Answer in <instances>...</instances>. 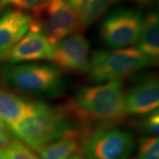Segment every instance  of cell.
I'll list each match as a JSON object with an SVG mask.
<instances>
[{"label": "cell", "mask_w": 159, "mask_h": 159, "mask_svg": "<svg viewBox=\"0 0 159 159\" xmlns=\"http://www.w3.org/2000/svg\"><path fill=\"white\" fill-rule=\"evenodd\" d=\"M122 81H110L80 89L65 104L78 130L85 134L100 127L120 125L125 119Z\"/></svg>", "instance_id": "cell-1"}, {"label": "cell", "mask_w": 159, "mask_h": 159, "mask_svg": "<svg viewBox=\"0 0 159 159\" xmlns=\"http://www.w3.org/2000/svg\"><path fill=\"white\" fill-rule=\"evenodd\" d=\"M71 129H77V125L65 104L52 106L43 102H38L31 115L10 128L18 140L33 150L57 141Z\"/></svg>", "instance_id": "cell-2"}, {"label": "cell", "mask_w": 159, "mask_h": 159, "mask_svg": "<svg viewBox=\"0 0 159 159\" xmlns=\"http://www.w3.org/2000/svg\"><path fill=\"white\" fill-rule=\"evenodd\" d=\"M0 79L6 84L20 93L57 97L66 89V80L54 65L20 64L9 65L0 70Z\"/></svg>", "instance_id": "cell-3"}, {"label": "cell", "mask_w": 159, "mask_h": 159, "mask_svg": "<svg viewBox=\"0 0 159 159\" xmlns=\"http://www.w3.org/2000/svg\"><path fill=\"white\" fill-rule=\"evenodd\" d=\"M151 64L136 48L97 50L91 53L87 73L95 84L122 81Z\"/></svg>", "instance_id": "cell-4"}, {"label": "cell", "mask_w": 159, "mask_h": 159, "mask_svg": "<svg viewBox=\"0 0 159 159\" xmlns=\"http://www.w3.org/2000/svg\"><path fill=\"white\" fill-rule=\"evenodd\" d=\"M30 17V29L41 32L52 45L81 30L78 13L67 0H42Z\"/></svg>", "instance_id": "cell-5"}, {"label": "cell", "mask_w": 159, "mask_h": 159, "mask_svg": "<svg viewBox=\"0 0 159 159\" xmlns=\"http://www.w3.org/2000/svg\"><path fill=\"white\" fill-rule=\"evenodd\" d=\"M134 139L130 132L116 126L100 127L81 137L80 152L86 159H130Z\"/></svg>", "instance_id": "cell-6"}, {"label": "cell", "mask_w": 159, "mask_h": 159, "mask_svg": "<svg viewBox=\"0 0 159 159\" xmlns=\"http://www.w3.org/2000/svg\"><path fill=\"white\" fill-rule=\"evenodd\" d=\"M142 11L133 8H119L109 13L99 29V35L105 45L121 49L137 43L142 33Z\"/></svg>", "instance_id": "cell-7"}, {"label": "cell", "mask_w": 159, "mask_h": 159, "mask_svg": "<svg viewBox=\"0 0 159 159\" xmlns=\"http://www.w3.org/2000/svg\"><path fill=\"white\" fill-rule=\"evenodd\" d=\"M90 44L83 34L74 33L52 45L51 61L62 73L84 74L89 70Z\"/></svg>", "instance_id": "cell-8"}, {"label": "cell", "mask_w": 159, "mask_h": 159, "mask_svg": "<svg viewBox=\"0 0 159 159\" xmlns=\"http://www.w3.org/2000/svg\"><path fill=\"white\" fill-rule=\"evenodd\" d=\"M159 83L154 75H147L138 80L125 96V114L144 116L158 110Z\"/></svg>", "instance_id": "cell-9"}, {"label": "cell", "mask_w": 159, "mask_h": 159, "mask_svg": "<svg viewBox=\"0 0 159 159\" xmlns=\"http://www.w3.org/2000/svg\"><path fill=\"white\" fill-rule=\"evenodd\" d=\"M52 44L41 32L30 29L16 43L6 57L11 65L50 60Z\"/></svg>", "instance_id": "cell-10"}, {"label": "cell", "mask_w": 159, "mask_h": 159, "mask_svg": "<svg viewBox=\"0 0 159 159\" xmlns=\"http://www.w3.org/2000/svg\"><path fill=\"white\" fill-rule=\"evenodd\" d=\"M30 15L22 11L8 10L0 17V62L6 61L11 50L29 31Z\"/></svg>", "instance_id": "cell-11"}, {"label": "cell", "mask_w": 159, "mask_h": 159, "mask_svg": "<svg viewBox=\"0 0 159 159\" xmlns=\"http://www.w3.org/2000/svg\"><path fill=\"white\" fill-rule=\"evenodd\" d=\"M38 101H31L0 89V120L10 129L33 113Z\"/></svg>", "instance_id": "cell-12"}, {"label": "cell", "mask_w": 159, "mask_h": 159, "mask_svg": "<svg viewBox=\"0 0 159 159\" xmlns=\"http://www.w3.org/2000/svg\"><path fill=\"white\" fill-rule=\"evenodd\" d=\"M137 50L152 64L157 63L159 58V17L156 10L149 11L143 18V24Z\"/></svg>", "instance_id": "cell-13"}, {"label": "cell", "mask_w": 159, "mask_h": 159, "mask_svg": "<svg viewBox=\"0 0 159 159\" xmlns=\"http://www.w3.org/2000/svg\"><path fill=\"white\" fill-rule=\"evenodd\" d=\"M81 134L77 129L68 130L62 137L37 149L40 159H68L80 152Z\"/></svg>", "instance_id": "cell-14"}, {"label": "cell", "mask_w": 159, "mask_h": 159, "mask_svg": "<svg viewBox=\"0 0 159 159\" xmlns=\"http://www.w3.org/2000/svg\"><path fill=\"white\" fill-rule=\"evenodd\" d=\"M117 0H86L77 13L81 30L89 28L92 23L106 12Z\"/></svg>", "instance_id": "cell-15"}, {"label": "cell", "mask_w": 159, "mask_h": 159, "mask_svg": "<svg viewBox=\"0 0 159 159\" xmlns=\"http://www.w3.org/2000/svg\"><path fill=\"white\" fill-rule=\"evenodd\" d=\"M0 159H40L32 148L18 139H13L0 150Z\"/></svg>", "instance_id": "cell-16"}, {"label": "cell", "mask_w": 159, "mask_h": 159, "mask_svg": "<svg viewBox=\"0 0 159 159\" xmlns=\"http://www.w3.org/2000/svg\"><path fill=\"white\" fill-rule=\"evenodd\" d=\"M137 159H159L157 136H143L140 139Z\"/></svg>", "instance_id": "cell-17"}, {"label": "cell", "mask_w": 159, "mask_h": 159, "mask_svg": "<svg viewBox=\"0 0 159 159\" xmlns=\"http://www.w3.org/2000/svg\"><path fill=\"white\" fill-rule=\"evenodd\" d=\"M139 130L148 134V136H156L159 132V112L158 110H156L146 115V117L137 125Z\"/></svg>", "instance_id": "cell-18"}, {"label": "cell", "mask_w": 159, "mask_h": 159, "mask_svg": "<svg viewBox=\"0 0 159 159\" xmlns=\"http://www.w3.org/2000/svg\"><path fill=\"white\" fill-rule=\"evenodd\" d=\"M42 0H0V10L6 7H12L18 11L32 10Z\"/></svg>", "instance_id": "cell-19"}, {"label": "cell", "mask_w": 159, "mask_h": 159, "mask_svg": "<svg viewBox=\"0 0 159 159\" xmlns=\"http://www.w3.org/2000/svg\"><path fill=\"white\" fill-rule=\"evenodd\" d=\"M13 140L12 133L8 126L0 120V150L5 148Z\"/></svg>", "instance_id": "cell-20"}, {"label": "cell", "mask_w": 159, "mask_h": 159, "mask_svg": "<svg viewBox=\"0 0 159 159\" xmlns=\"http://www.w3.org/2000/svg\"><path fill=\"white\" fill-rule=\"evenodd\" d=\"M67 1L74 10L78 12L80 10V8L82 7V6L84 5L86 0H67Z\"/></svg>", "instance_id": "cell-21"}, {"label": "cell", "mask_w": 159, "mask_h": 159, "mask_svg": "<svg viewBox=\"0 0 159 159\" xmlns=\"http://www.w3.org/2000/svg\"><path fill=\"white\" fill-rule=\"evenodd\" d=\"M68 159H86L80 152H77V153L73 154Z\"/></svg>", "instance_id": "cell-22"}, {"label": "cell", "mask_w": 159, "mask_h": 159, "mask_svg": "<svg viewBox=\"0 0 159 159\" xmlns=\"http://www.w3.org/2000/svg\"><path fill=\"white\" fill-rule=\"evenodd\" d=\"M131 1H134V2H136V3H140V4H147L150 0H131Z\"/></svg>", "instance_id": "cell-23"}, {"label": "cell", "mask_w": 159, "mask_h": 159, "mask_svg": "<svg viewBox=\"0 0 159 159\" xmlns=\"http://www.w3.org/2000/svg\"><path fill=\"white\" fill-rule=\"evenodd\" d=\"M0 11H1V10H0Z\"/></svg>", "instance_id": "cell-24"}]
</instances>
